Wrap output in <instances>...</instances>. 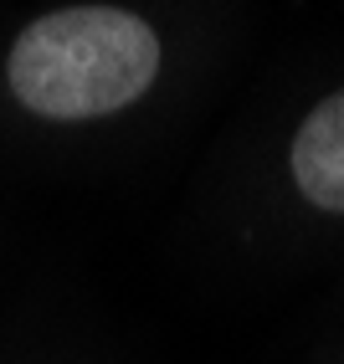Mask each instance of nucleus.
<instances>
[{"label":"nucleus","mask_w":344,"mask_h":364,"mask_svg":"<svg viewBox=\"0 0 344 364\" xmlns=\"http://www.w3.org/2000/svg\"><path fill=\"white\" fill-rule=\"evenodd\" d=\"M160 72V41L134 11L72 6L31 21L11 46V87L46 118H103L129 108Z\"/></svg>","instance_id":"nucleus-1"},{"label":"nucleus","mask_w":344,"mask_h":364,"mask_svg":"<svg viewBox=\"0 0 344 364\" xmlns=\"http://www.w3.org/2000/svg\"><path fill=\"white\" fill-rule=\"evenodd\" d=\"M293 180L318 210L344 215V92L324 98L293 139Z\"/></svg>","instance_id":"nucleus-2"}]
</instances>
